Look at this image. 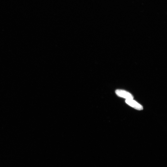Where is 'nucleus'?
Wrapping results in <instances>:
<instances>
[{
    "label": "nucleus",
    "mask_w": 167,
    "mask_h": 167,
    "mask_svg": "<svg viewBox=\"0 0 167 167\" xmlns=\"http://www.w3.org/2000/svg\"><path fill=\"white\" fill-rule=\"evenodd\" d=\"M125 101L128 105L134 109L138 110H141L143 109L142 106L133 99H126Z\"/></svg>",
    "instance_id": "2"
},
{
    "label": "nucleus",
    "mask_w": 167,
    "mask_h": 167,
    "mask_svg": "<svg viewBox=\"0 0 167 167\" xmlns=\"http://www.w3.org/2000/svg\"><path fill=\"white\" fill-rule=\"evenodd\" d=\"M115 93L118 96L126 99H133L134 98L133 96L131 94L124 90H116Z\"/></svg>",
    "instance_id": "1"
}]
</instances>
